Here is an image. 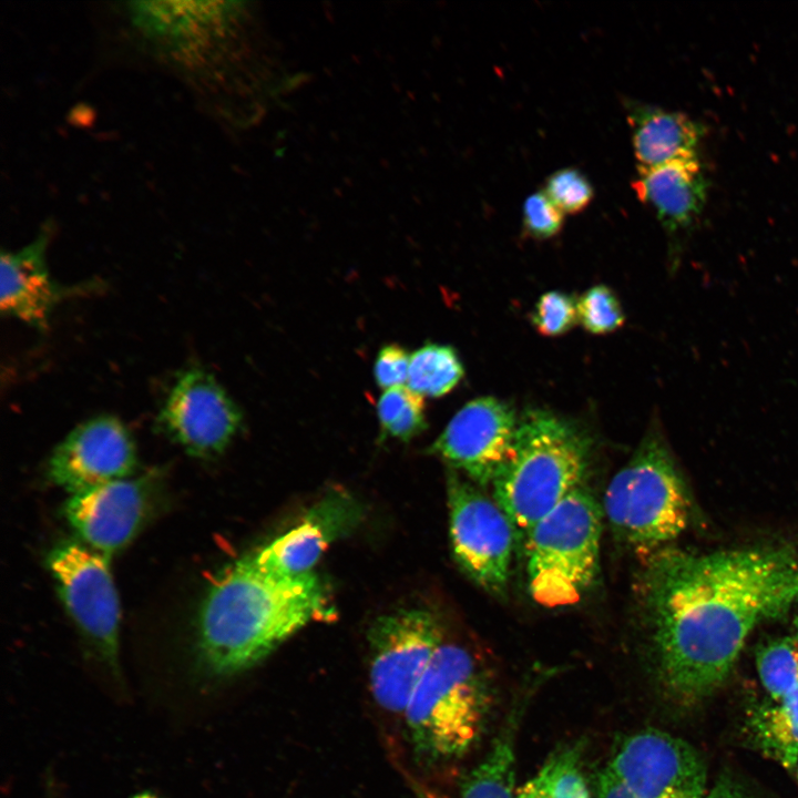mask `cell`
<instances>
[{
  "mask_svg": "<svg viewBox=\"0 0 798 798\" xmlns=\"http://www.w3.org/2000/svg\"><path fill=\"white\" fill-rule=\"evenodd\" d=\"M638 595L659 682L694 704L726 681L758 623L798 601V557L787 549L663 548L645 559Z\"/></svg>",
  "mask_w": 798,
  "mask_h": 798,
  "instance_id": "6da1fadb",
  "label": "cell"
},
{
  "mask_svg": "<svg viewBox=\"0 0 798 798\" xmlns=\"http://www.w3.org/2000/svg\"><path fill=\"white\" fill-rule=\"evenodd\" d=\"M332 614L326 586L313 571L274 573L250 553L226 567L208 590L197 622L200 655L215 675L241 673L308 622Z\"/></svg>",
  "mask_w": 798,
  "mask_h": 798,
  "instance_id": "7a4b0ae2",
  "label": "cell"
},
{
  "mask_svg": "<svg viewBox=\"0 0 798 798\" xmlns=\"http://www.w3.org/2000/svg\"><path fill=\"white\" fill-rule=\"evenodd\" d=\"M590 453L585 433L552 412L530 410L519 419L511 456L491 484L516 541L524 543L534 525L581 487Z\"/></svg>",
  "mask_w": 798,
  "mask_h": 798,
  "instance_id": "3957f363",
  "label": "cell"
},
{
  "mask_svg": "<svg viewBox=\"0 0 798 798\" xmlns=\"http://www.w3.org/2000/svg\"><path fill=\"white\" fill-rule=\"evenodd\" d=\"M488 700L487 677L470 652L442 644L403 712L417 758L436 764L468 751L483 729Z\"/></svg>",
  "mask_w": 798,
  "mask_h": 798,
  "instance_id": "277c9868",
  "label": "cell"
},
{
  "mask_svg": "<svg viewBox=\"0 0 798 798\" xmlns=\"http://www.w3.org/2000/svg\"><path fill=\"white\" fill-rule=\"evenodd\" d=\"M604 511L617 539L645 559L687 528L690 501L658 427L653 426L611 480Z\"/></svg>",
  "mask_w": 798,
  "mask_h": 798,
  "instance_id": "5b68a950",
  "label": "cell"
},
{
  "mask_svg": "<svg viewBox=\"0 0 798 798\" xmlns=\"http://www.w3.org/2000/svg\"><path fill=\"white\" fill-rule=\"evenodd\" d=\"M602 512L582 485L542 518L524 541L528 589L545 607L570 606L600 569Z\"/></svg>",
  "mask_w": 798,
  "mask_h": 798,
  "instance_id": "8992f818",
  "label": "cell"
},
{
  "mask_svg": "<svg viewBox=\"0 0 798 798\" xmlns=\"http://www.w3.org/2000/svg\"><path fill=\"white\" fill-rule=\"evenodd\" d=\"M447 497L457 563L480 587L503 594L516 541L509 518L494 499L452 469L447 473Z\"/></svg>",
  "mask_w": 798,
  "mask_h": 798,
  "instance_id": "52a82bcc",
  "label": "cell"
},
{
  "mask_svg": "<svg viewBox=\"0 0 798 798\" xmlns=\"http://www.w3.org/2000/svg\"><path fill=\"white\" fill-rule=\"evenodd\" d=\"M369 684L377 704L403 714L407 704L442 643L434 615L407 608L379 616L368 632Z\"/></svg>",
  "mask_w": 798,
  "mask_h": 798,
  "instance_id": "ba28073f",
  "label": "cell"
},
{
  "mask_svg": "<svg viewBox=\"0 0 798 798\" xmlns=\"http://www.w3.org/2000/svg\"><path fill=\"white\" fill-rule=\"evenodd\" d=\"M108 555L84 543L63 542L48 556L61 598L98 655L117 668L120 603Z\"/></svg>",
  "mask_w": 798,
  "mask_h": 798,
  "instance_id": "9c48e42d",
  "label": "cell"
},
{
  "mask_svg": "<svg viewBox=\"0 0 798 798\" xmlns=\"http://www.w3.org/2000/svg\"><path fill=\"white\" fill-rule=\"evenodd\" d=\"M606 768L633 798H705L708 791L700 754L659 729L646 728L621 738Z\"/></svg>",
  "mask_w": 798,
  "mask_h": 798,
  "instance_id": "30bf717a",
  "label": "cell"
},
{
  "mask_svg": "<svg viewBox=\"0 0 798 798\" xmlns=\"http://www.w3.org/2000/svg\"><path fill=\"white\" fill-rule=\"evenodd\" d=\"M242 422L236 402L209 371L198 366L177 374L157 415L160 429L198 458L222 453Z\"/></svg>",
  "mask_w": 798,
  "mask_h": 798,
  "instance_id": "8fae6325",
  "label": "cell"
},
{
  "mask_svg": "<svg viewBox=\"0 0 798 798\" xmlns=\"http://www.w3.org/2000/svg\"><path fill=\"white\" fill-rule=\"evenodd\" d=\"M518 424L505 402L493 397L477 398L452 417L429 452L484 488L492 484L511 456Z\"/></svg>",
  "mask_w": 798,
  "mask_h": 798,
  "instance_id": "7c38bea8",
  "label": "cell"
},
{
  "mask_svg": "<svg viewBox=\"0 0 798 798\" xmlns=\"http://www.w3.org/2000/svg\"><path fill=\"white\" fill-rule=\"evenodd\" d=\"M132 436L121 420L98 416L76 426L53 450L50 479L71 494L130 477L136 466Z\"/></svg>",
  "mask_w": 798,
  "mask_h": 798,
  "instance_id": "4fadbf2b",
  "label": "cell"
},
{
  "mask_svg": "<svg viewBox=\"0 0 798 798\" xmlns=\"http://www.w3.org/2000/svg\"><path fill=\"white\" fill-rule=\"evenodd\" d=\"M145 488L142 480L125 478L71 494L66 519L85 545L110 556L140 530L147 511Z\"/></svg>",
  "mask_w": 798,
  "mask_h": 798,
  "instance_id": "5bb4252c",
  "label": "cell"
},
{
  "mask_svg": "<svg viewBox=\"0 0 798 798\" xmlns=\"http://www.w3.org/2000/svg\"><path fill=\"white\" fill-rule=\"evenodd\" d=\"M361 514L355 498L344 491H331L318 500L297 525L253 555L260 566L274 573L310 572L331 542L355 529Z\"/></svg>",
  "mask_w": 798,
  "mask_h": 798,
  "instance_id": "9a60e30c",
  "label": "cell"
},
{
  "mask_svg": "<svg viewBox=\"0 0 798 798\" xmlns=\"http://www.w3.org/2000/svg\"><path fill=\"white\" fill-rule=\"evenodd\" d=\"M47 225L24 247L2 250L0 258L1 311L43 330L64 293L50 275L45 252L50 239Z\"/></svg>",
  "mask_w": 798,
  "mask_h": 798,
  "instance_id": "2e32d148",
  "label": "cell"
},
{
  "mask_svg": "<svg viewBox=\"0 0 798 798\" xmlns=\"http://www.w3.org/2000/svg\"><path fill=\"white\" fill-rule=\"evenodd\" d=\"M632 187L638 200L654 209L669 233L690 227L706 198V180L697 156L647 168L637 167Z\"/></svg>",
  "mask_w": 798,
  "mask_h": 798,
  "instance_id": "e0dca14e",
  "label": "cell"
},
{
  "mask_svg": "<svg viewBox=\"0 0 798 798\" xmlns=\"http://www.w3.org/2000/svg\"><path fill=\"white\" fill-rule=\"evenodd\" d=\"M627 121L640 168L696 157L700 126L689 116L661 108L628 103Z\"/></svg>",
  "mask_w": 798,
  "mask_h": 798,
  "instance_id": "ac0fdd59",
  "label": "cell"
},
{
  "mask_svg": "<svg viewBox=\"0 0 798 798\" xmlns=\"http://www.w3.org/2000/svg\"><path fill=\"white\" fill-rule=\"evenodd\" d=\"M523 707L518 704L484 758L463 778L460 798H516L514 737Z\"/></svg>",
  "mask_w": 798,
  "mask_h": 798,
  "instance_id": "d6986e66",
  "label": "cell"
},
{
  "mask_svg": "<svg viewBox=\"0 0 798 798\" xmlns=\"http://www.w3.org/2000/svg\"><path fill=\"white\" fill-rule=\"evenodd\" d=\"M756 744L769 757L792 770L798 763V683L778 702L758 706L750 715Z\"/></svg>",
  "mask_w": 798,
  "mask_h": 798,
  "instance_id": "ffe728a7",
  "label": "cell"
},
{
  "mask_svg": "<svg viewBox=\"0 0 798 798\" xmlns=\"http://www.w3.org/2000/svg\"><path fill=\"white\" fill-rule=\"evenodd\" d=\"M463 374V365L452 347L426 344L410 357L408 388L422 397H441L460 382Z\"/></svg>",
  "mask_w": 798,
  "mask_h": 798,
  "instance_id": "44dd1931",
  "label": "cell"
},
{
  "mask_svg": "<svg viewBox=\"0 0 798 798\" xmlns=\"http://www.w3.org/2000/svg\"><path fill=\"white\" fill-rule=\"evenodd\" d=\"M383 437L409 441L427 428L423 397L401 386L387 389L377 403Z\"/></svg>",
  "mask_w": 798,
  "mask_h": 798,
  "instance_id": "7402d4cb",
  "label": "cell"
},
{
  "mask_svg": "<svg viewBox=\"0 0 798 798\" xmlns=\"http://www.w3.org/2000/svg\"><path fill=\"white\" fill-rule=\"evenodd\" d=\"M760 682L773 702H778L798 683V647L789 638L768 642L756 653Z\"/></svg>",
  "mask_w": 798,
  "mask_h": 798,
  "instance_id": "603a6c76",
  "label": "cell"
},
{
  "mask_svg": "<svg viewBox=\"0 0 798 798\" xmlns=\"http://www.w3.org/2000/svg\"><path fill=\"white\" fill-rule=\"evenodd\" d=\"M535 778L546 798H591L577 744L552 754Z\"/></svg>",
  "mask_w": 798,
  "mask_h": 798,
  "instance_id": "cb8c5ba5",
  "label": "cell"
},
{
  "mask_svg": "<svg viewBox=\"0 0 798 798\" xmlns=\"http://www.w3.org/2000/svg\"><path fill=\"white\" fill-rule=\"evenodd\" d=\"M579 323L589 332L605 335L617 330L625 315L615 293L605 285H595L576 300Z\"/></svg>",
  "mask_w": 798,
  "mask_h": 798,
  "instance_id": "d4e9b609",
  "label": "cell"
},
{
  "mask_svg": "<svg viewBox=\"0 0 798 798\" xmlns=\"http://www.w3.org/2000/svg\"><path fill=\"white\" fill-rule=\"evenodd\" d=\"M542 191L563 214L582 212L594 197L592 184L574 167H565L552 173Z\"/></svg>",
  "mask_w": 798,
  "mask_h": 798,
  "instance_id": "484cf974",
  "label": "cell"
},
{
  "mask_svg": "<svg viewBox=\"0 0 798 798\" xmlns=\"http://www.w3.org/2000/svg\"><path fill=\"white\" fill-rule=\"evenodd\" d=\"M531 320L542 336L564 335L579 321L576 300L563 291H546L538 299Z\"/></svg>",
  "mask_w": 798,
  "mask_h": 798,
  "instance_id": "4316f807",
  "label": "cell"
},
{
  "mask_svg": "<svg viewBox=\"0 0 798 798\" xmlns=\"http://www.w3.org/2000/svg\"><path fill=\"white\" fill-rule=\"evenodd\" d=\"M564 214L543 191L528 196L523 203V231L535 239H548L562 228Z\"/></svg>",
  "mask_w": 798,
  "mask_h": 798,
  "instance_id": "83f0119b",
  "label": "cell"
},
{
  "mask_svg": "<svg viewBox=\"0 0 798 798\" xmlns=\"http://www.w3.org/2000/svg\"><path fill=\"white\" fill-rule=\"evenodd\" d=\"M410 357L399 345H386L375 360L374 375L377 385L383 389L401 387L408 380Z\"/></svg>",
  "mask_w": 798,
  "mask_h": 798,
  "instance_id": "f1b7e54d",
  "label": "cell"
},
{
  "mask_svg": "<svg viewBox=\"0 0 798 798\" xmlns=\"http://www.w3.org/2000/svg\"><path fill=\"white\" fill-rule=\"evenodd\" d=\"M705 798H754L734 777L724 775L707 791Z\"/></svg>",
  "mask_w": 798,
  "mask_h": 798,
  "instance_id": "f546056e",
  "label": "cell"
},
{
  "mask_svg": "<svg viewBox=\"0 0 798 798\" xmlns=\"http://www.w3.org/2000/svg\"><path fill=\"white\" fill-rule=\"evenodd\" d=\"M597 798H633L624 784L606 767L596 782Z\"/></svg>",
  "mask_w": 798,
  "mask_h": 798,
  "instance_id": "4dcf8cb0",
  "label": "cell"
},
{
  "mask_svg": "<svg viewBox=\"0 0 798 798\" xmlns=\"http://www.w3.org/2000/svg\"><path fill=\"white\" fill-rule=\"evenodd\" d=\"M516 798H546V796L534 777L519 791Z\"/></svg>",
  "mask_w": 798,
  "mask_h": 798,
  "instance_id": "1f68e13d",
  "label": "cell"
},
{
  "mask_svg": "<svg viewBox=\"0 0 798 798\" xmlns=\"http://www.w3.org/2000/svg\"><path fill=\"white\" fill-rule=\"evenodd\" d=\"M133 798H160V797H157L156 795L151 794V792H142V794L134 796Z\"/></svg>",
  "mask_w": 798,
  "mask_h": 798,
  "instance_id": "d6a6232c",
  "label": "cell"
},
{
  "mask_svg": "<svg viewBox=\"0 0 798 798\" xmlns=\"http://www.w3.org/2000/svg\"><path fill=\"white\" fill-rule=\"evenodd\" d=\"M795 769H796V773H797V779H798V763H797V766H796V768H795Z\"/></svg>",
  "mask_w": 798,
  "mask_h": 798,
  "instance_id": "836d02e7",
  "label": "cell"
},
{
  "mask_svg": "<svg viewBox=\"0 0 798 798\" xmlns=\"http://www.w3.org/2000/svg\"><path fill=\"white\" fill-rule=\"evenodd\" d=\"M796 626H797V633H798V618H797V621H796Z\"/></svg>",
  "mask_w": 798,
  "mask_h": 798,
  "instance_id": "e575fe53",
  "label": "cell"
}]
</instances>
